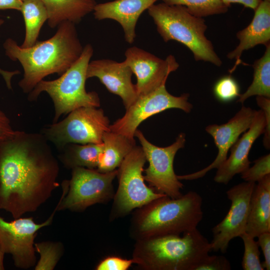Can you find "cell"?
<instances>
[{
    "label": "cell",
    "mask_w": 270,
    "mask_h": 270,
    "mask_svg": "<svg viewBox=\"0 0 270 270\" xmlns=\"http://www.w3.org/2000/svg\"><path fill=\"white\" fill-rule=\"evenodd\" d=\"M58 160L42 134L16 130L0 142V210L13 218L35 212L60 184Z\"/></svg>",
    "instance_id": "6da1fadb"
},
{
    "label": "cell",
    "mask_w": 270,
    "mask_h": 270,
    "mask_svg": "<svg viewBox=\"0 0 270 270\" xmlns=\"http://www.w3.org/2000/svg\"><path fill=\"white\" fill-rule=\"evenodd\" d=\"M55 34L44 41H37L30 47L24 48L12 38L3 44L6 55L18 61L24 76L18 85L29 94L44 78L52 74L60 76L79 58L83 50L75 24L65 22L58 26Z\"/></svg>",
    "instance_id": "7a4b0ae2"
},
{
    "label": "cell",
    "mask_w": 270,
    "mask_h": 270,
    "mask_svg": "<svg viewBox=\"0 0 270 270\" xmlns=\"http://www.w3.org/2000/svg\"><path fill=\"white\" fill-rule=\"evenodd\" d=\"M202 200L190 191L177 198L164 196L136 209L130 234L135 240L168 234H181L197 228L203 217Z\"/></svg>",
    "instance_id": "3957f363"
},
{
    "label": "cell",
    "mask_w": 270,
    "mask_h": 270,
    "mask_svg": "<svg viewBox=\"0 0 270 270\" xmlns=\"http://www.w3.org/2000/svg\"><path fill=\"white\" fill-rule=\"evenodd\" d=\"M182 234L136 240L134 264L144 270H194L211 251L210 242L197 228Z\"/></svg>",
    "instance_id": "277c9868"
},
{
    "label": "cell",
    "mask_w": 270,
    "mask_h": 270,
    "mask_svg": "<svg viewBox=\"0 0 270 270\" xmlns=\"http://www.w3.org/2000/svg\"><path fill=\"white\" fill-rule=\"evenodd\" d=\"M148 10L164 42L176 40L192 52L196 61L221 66L222 60L205 35L208 27L204 18L192 15L184 6L163 2L154 4Z\"/></svg>",
    "instance_id": "5b68a950"
},
{
    "label": "cell",
    "mask_w": 270,
    "mask_h": 270,
    "mask_svg": "<svg viewBox=\"0 0 270 270\" xmlns=\"http://www.w3.org/2000/svg\"><path fill=\"white\" fill-rule=\"evenodd\" d=\"M93 52L92 46L86 44L79 58L58 78L42 80L28 94V99L30 102L37 100L42 92L49 95L54 105L53 123L58 122L62 115L78 108L100 106L98 94L95 92H87L85 88L86 70Z\"/></svg>",
    "instance_id": "8992f818"
},
{
    "label": "cell",
    "mask_w": 270,
    "mask_h": 270,
    "mask_svg": "<svg viewBox=\"0 0 270 270\" xmlns=\"http://www.w3.org/2000/svg\"><path fill=\"white\" fill-rule=\"evenodd\" d=\"M146 161L142 148L136 146L118 168V185L113 198L110 220L124 217L133 210L166 196L145 184L142 172Z\"/></svg>",
    "instance_id": "52a82bcc"
},
{
    "label": "cell",
    "mask_w": 270,
    "mask_h": 270,
    "mask_svg": "<svg viewBox=\"0 0 270 270\" xmlns=\"http://www.w3.org/2000/svg\"><path fill=\"white\" fill-rule=\"evenodd\" d=\"M117 174L118 168L104 173L83 167L72 168L71 178L62 184L63 192L57 211L82 212L90 206L113 200L112 182Z\"/></svg>",
    "instance_id": "ba28073f"
},
{
    "label": "cell",
    "mask_w": 270,
    "mask_h": 270,
    "mask_svg": "<svg viewBox=\"0 0 270 270\" xmlns=\"http://www.w3.org/2000/svg\"><path fill=\"white\" fill-rule=\"evenodd\" d=\"M110 126L102 109L82 107L61 121L44 128L40 134L60 150L69 144H102L103 134L110 130Z\"/></svg>",
    "instance_id": "9c48e42d"
},
{
    "label": "cell",
    "mask_w": 270,
    "mask_h": 270,
    "mask_svg": "<svg viewBox=\"0 0 270 270\" xmlns=\"http://www.w3.org/2000/svg\"><path fill=\"white\" fill-rule=\"evenodd\" d=\"M134 136L140 141L149 164L148 168L144 170L145 174L144 176L149 186L172 198L180 197L182 195L180 190L183 188L184 185L178 178L173 164L177 152L184 146L185 134L180 133L176 141L166 147L152 144L138 129L134 133Z\"/></svg>",
    "instance_id": "30bf717a"
},
{
    "label": "cell",
    "mask_w": 270,
    "mask_h": 270,
    "mask_svg": "<svg viewBox=\"0 0 270 270\" xmlns=\"http://www.w3.org/2000/svg\"><path fill=\"white\" fill-rule=\"evenodd\" d=\"M189 96L187 93L174 96L168 92L166 84H164L153 92L138 96L126 109L122 117L110 125V130L134 140L138 126L150 116L170 108L190 112L192 105L188 102Z\"/></svg>",
    "instance_id": "8fae6325"
},
{
    "label": "cell",
    "mask_w": 270,
    "mask_h": 270,
    "mask_svg": "<svg viewBox=\"0 0 270 270\" xmlns=\"http://www.w3.org/2000/svg\"><path fill=\"white\" fill-rule=\"evenodd\" d=\"M56 212V206L48 218L40 224L32 217L22 216L8 222L0 216V246L5 254L12 256L16 267L27 270L35 266L34 244L38 232L52 224Z\"/></svg>",
    "instance_id": "7c38bea8"
},
{
    "label": "cell",
    "mask_w": 270,
    "mask_h": 270,
    "mask_svg": "<svg viewBox=\"0 0 270 270\" xmlns=\"http://www.w3.org/2000/svg\"><path fill=\"white\" fill-rule=\"evenodd\" d=\"M256 184L244 182L226 191L231 205L224 218L212 228L210 250L226 253L230 240L246 232L250 198Z\"/></svg>",
    "instance_id": "4fadbf2b"
},
{
    "label": "cell",
    "mask_w": 270,
    "mask_h": 270,
    "mask_svg": "<svg viewBox=\"0 0 270 270\" xmlns=\"http://www.w3.org/2000/svg\"><path fill=\"white\" fill-rule=\"evenodd\" d=\"M124 55V62L136 77L138 96L166 84L169 74L179 67L172 55L163 60L136 46L128 48Z\"/></svg>",
    "instance_id": "5bb4252c"
},
{
    "label": "cell",
    "mask_w": 270,
    "mask_h": 270,
    "mask_svg": "<svg viewBox=\"0 0 270 270\" xmlns=\"http://www.w3.org/2000/svg\"><path fill=\"white\" fill-rule=\"evenodd\" d=\"M250 107L242 106L240 110L227 122L220 125L207 126L206 132L214 138L218 153L215 160L202 170L188 174L177 175L180 180H194L204 176L210 170L218 168L227 158L230 148L240 135L250 126L256 113Z\"/></svg>",
    "instance_id": "9a60e30c"
},
{
    "label": "cell",
    "mask_w": 270,
    "mask_h": 270,
    "mask_svg": "<svg viewBox=\"0 0 270 270\" xmlns=\"http://www.w3.org/2000/svg\"><path fill=\"white\" fill-rule=\"evenodd\" d=\"M133 73L124 61L110 59L90 61L86 70L87 79L96 77L111 93L119 96L128 108L137 99L136 85L132 80Z\"/></svg>",
    "instance_id": "2e32d148"
},
{
    "label": "cell",
    "mask_w": 270,
    "mask_h": 270,
    "mask_svg": "<svg viewBox=\"0 0 270 270\" xmlns=\"http://www.w3.org/2000/svg\"><path fill=\"white\" fill-rule=\"evenodd\" d=\"M266 125L264 112L256 110L250 128L232 145L230 156L217 168L214 177L216 182L226 184L236 174L250 167V151L256 140L264 133Z\"/></svg>",
    "instance_id": "e0dca14e"
},
{
    "label": "cell",
    "mask_w": 270,
    "mask_h": 270,
    "mask_svg": "<svg viewBox=\"0 0 270 270\" xmlns=\"http://www.w3.org/2000/svg\"><path fill=\"white\" fill-rule=\"evenodd\" d=\"M158 0H114L95 6L94 18L100 20L111 19L120 24L127 42L132 44L136 38L137 22L144 12Z\"/></svg>",
    "instance_id": "ac0fdd59"
},
{
    "label": "cell",
    "mask_w": 270,
    "mask_h": 270,
    "mask_svg": "<svg viewBox=\"0 0 270 270\" xmlns=\"http://www.w3.org/2000/svg\"><path fill=\"white\" fill-rule=\"evenodd\" d=\"M236 36L239 40L237 46L227 54L236 63L230 71L232 72L242 62V52L258 44L266 46L270 44V2L262 0L254 10L250 23L243 30L238 31Z\"/></svg>",
    "instance_id": "d6986e66"
},
{
    "label": "cell",
    "mask_w": 270,
    "mask_h": 270,
    "mask_svg": "<svg viewBox=\"0 0 270 270\" xmlns=\"http://www.w3.org/2000/svg\"><path fill=\"white\" fill-rule=\"evenodd\" d=\"M246 232L254 238L270 232V174L254 186L250 201Z\"/></svg>",
    "instance_id": "ffe728a7"
},
{
    "label": "cell",
    "mask_w": 270,
    "mask_h": 270,
    "mask_svg": "<svg viewBox=\"0 0 270 270\" xmlns=\"http://www.w3.org/2000/svg\"><path fill=\"white\" fill-rule=\"evenodd\" d=\"M48 14V23L51 28L58 27L65 22H80L93 12L95 0H42Z\"/></svg>",
    "instance_id": "44dd1931"
},
{
    "label": "cell",
    "mask_w": 270,
    "mask_h": 270,
    "mask_svg": "<svg viewBox=\"0 0 270 270\" xmlns=\"http://www.w3.org/2000/svg\"><path fill=\"white\" fill-rule=\"evenodd\" d=\"M102 140L103 152L96 170L104 173L117 169L136 146L135 140L110 130L104 134Z\"/></svg>",
    "instance_id": "7402d4cb"
},
{
    "label": "cell",
    "mask_w": 270,
    "mask_h": 270,
    "mask_svg": "<svg viewBox=\"0 0 270 270\" xmlns=\"http://www.w3.org/2000/svg\"><path fill=\"white\" fill-rule=\"evenodd\" d=\"M102 144H69L60 150L58 160L68 169L83 167L96 169L103 152Z\"/></svg>",
    "instance_id": "603a6c76"
},
{
    "label": "cell",
    "mask_w": 270,
    "mask_h": 270,
    "mask_svg": "<svg viewBox=\"0 0 270 270\" xmlns=\"http://www.w3.org/2000/svg\"><path fill=\"white\" fill-rule=\"evenodd\" d=\"M20 12L25 24V36L20 46L29 48L38 41L41 28L48 20V14L42 0H24Z\"/></svg>",
    "instance_id": "cb8c5ba5"
},
{
    "label": "cell",
    "mask_w": 270,
    "mask_h": 270,
    "mask_svg": "<svg viewBox=\"0 0 270 270\" xmlns=\"http://www.w3.org/2000/svg\"><path fill=\"white\" fill-rule=\"evenodd\" d=\"M253 80L246 92L240 94L237 102L242 104L252 96L270 98V44L266 46L264 55L252 65Z\"/></svg>",
    "instance_id": "d4e9b609"
},
{
    "label": "cell",
    "mask_w": 270,
    "mask_h": 270,
    "mask_svg": "<svg viewBox=\"0 0 270 270\" xmlns=\"http://www.w3.org/2000/svg\"><path fill=\"white\" fill-rule=\"evenodd\" d=\"M170 5L185 6L192 15L201 18L224 14L228 8L222 0H162Z\"/></svg>",
    "instance_id": "484cf974"
},
{
    "label": "cell",
    "mask_w": 270,
    "mask_h": 270,
    "mask_svg": "<svg viewBox=\"0 0 270 270\" xmlns=\"http://www.w3.org/2000/svg\"><path fill=\"white\" fill-rule=\"evenodd\" d=\"M34 246L36 252L40 254V258L34 266V270H54L64 252L62 243L43 241L34 243Z\"/></svg>",
    "instance_id": "4316f807"
},
{
    "label": "cell",
    "mask_w": 270,
    "mask_h": 270,
    "mask_svg": "<svg viewBox=\"0 0 270 270\" xmlns=\"http://www.w3.org/2000/svg\"><path fill=\"white\" fill-rule=\"evenodd\" d=\"M244 245V252L242 266L244 270H264L260 261L259 246L254 238L246 232L240 236Z\"/></svg>",
    "instance_id": "83f0119b"
},
{
    "label": "cell",
    "mask_w": 270,
    "mask_h": 270,
    "mask_svg": "<svg viewBox=\"0 0 270 270\" xmlns=\"http://www.w3.org/2000/svg\"><path fill=\"white\" fill-rule=\"evenodd\" d=\"M214 93L216 98L222 102H229L240 96V86L230 76L220 78L214 86Z\"/></svg>",
    "instance_id": "f1b7e54d"
},
{
    "label": "cell",
    "mask_w": 270,
    "mask_h": 270,
    "mask_svg": "<svg viewBox=\"0 0 270 270\" xmlns=\"http://www.w3.org/2000/svg\"><path fill=\"white\" fill-rule=\"evenodd\" d=\"M241 174L244 182H258L270 174V154L263 156L254 161V164Z\"/></svg>",
    "instance_id": "f546056e"
},
{
    "label": "cell",
    "mask_w": 270,
    "mask_h": 270,
    "mask_svg": "<svg viewBox=\"0 0 270 270\" xmlns=\"http://www.w3.org/2000/svg\"><path fill=\"white\" fill-rule=\"evenodd\" d=\"M132 264V258L125 259L118 256H108L96 266V270H127Z\"/></svg>",
    "instance_id": "4dcf8cb0"
},
{
    "label": "cell",
    "mask_w": 270,
    "mask_h": 270,
    "mask_svg": "<svg viewBox=\"0 0 270 270\" xmlns=\"http://www.w3.org/2000/svg\"><path fill=\"white\" fill-rule=\"evenodd\" d=\"M231 266L224 256L209 254L194 268V270H230Z\"/></svg>",
    "instance_id": "1f68e13d"
},
{
    "label": "cell",
    "mask_w": 270,
    "mask_h": 270,
    "mask_svg": "<svg viewBox=\"0 0 270 270\" xmlns=\"http://www.w3.org/2000/svg\"><path fill=\"white\" fill-rule=\"evenodd\" d=\"M256 101L265 116L266 125L264 133L263 144L266 148L269 150L270 148V98L256 96Z\"/></svg>",
    "instance_id": "d6a6232c"
},
{
    "label": "cell",
    "mask_w": 270,
    "mask_h": 270,
    "mask_svg": "<svg viewBox=\"0 0 270 270\" xmlns=\"http://www.w3.org/2000/svg\"><path fill=\"white\" fill-rule=\"evenodd\" d=\"M257 241L259 246L260 247L264 258L262 263L264 269L270 270V232H264L258 237Z\"/></svg>",
    "instance_id": "836d02e7"
},
{
    "label": "cell",
    "mask_w": 270,
    "mask_h": 270,
    "mask_svg": "<svg viewBox=\"0 0 270 270\" xmlns=\"http://www.w3.org/2000/svg\"><path fill=\"white\" fill-rule=\"evenodd\" d=\"M16 132L12 129L9 118L0 110V142L12 138Z\"/></svg>",
    "instance_id": "e575fe53"
},
{
    "label": "cell",
    "mask_w": 270,
    "mask_h": 270,
    "mask_svg": "<svg viewBox=\"0 0 270 270\" xmlns=\"http://www.w3.org/2000/svg\"><path fill=\"white\" fill-rule=\"evenodd\" d=\"M222 2L228 8H229L232 4L237 3L242 4L244 7L250 8L254 10L258 6L262 0H222Z\"/></svg>",
    "instance_id": "d590c367"
},
{
    "label": "cell",
    "mask_w": 270,
    "mask_h": 270,
    "mask_svg": "<svg viewBox=\"0 0 270 270\" xmlns=\"http://www.w3.org/2000/svg\"><path fill=\"white\" fill-rule=\"evenodd\" d=\"M4 20L0 18V28L4 24ZM20 72L19 70H16L14 71H8L3 70L0 68V75L3 78L7 88L11 90L12 86V77L16 75L20 74Z\"/></svg>",
    "instance_id": "8d00e7d4"
},
{
    "label": "cell",
    "mask_w": 270,
    "mask_h": 270,
    "mask_svg": "<svg viewBox=\"0 0 270 270\" xmlns=\"http://www.w3.org/2000/svg\"><path fill=\"white\" fill-rule=\"evenodd\" d=\"M24 0H0V10H15L20 11Z\"/></svg>",
    "instance_id": "74e56055"
},
{
    "label": "cell",
    "mask_w": 270,
    "mask_h": 270,
    "mask_svg": "<svg viewBox=\"0 0 270 270\" xmlns=\"http://www.w3.org/2000/svg\"><path fill=\"white\" fill-rule=\"evenodd\" d=\"M5 253L2 250L0 246V270H4V258Z\"/></svg>",
    "instance_id": "f35d334b"
},
{
    "label": "cell",
    "mask_w": 270,
    "mask_h": 270,
    "mask_svg": "<svg viewBox=\"0 0 270 270\" xmlns=\"http://www.w3.org/2000/svg\"><path fill=\"white\" fill-rule=\"evenodd\" d=\"M262 0L267 1V2H270V0Z\"/></svg>",
    "instance_id": "ab89813d"
}]
</instances>
